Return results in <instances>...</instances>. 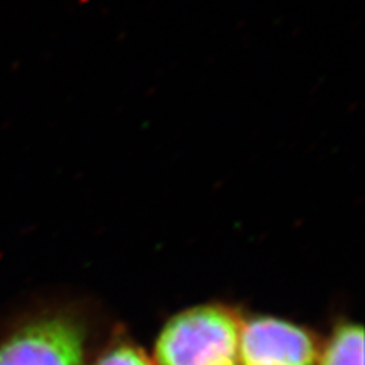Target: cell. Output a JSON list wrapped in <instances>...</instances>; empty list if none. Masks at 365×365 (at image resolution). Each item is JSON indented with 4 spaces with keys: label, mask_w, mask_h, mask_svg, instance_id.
Instances as JSON below:
<instances>
[{
    "label": "cell",
    "mask_w": 365,
    "mask_h": 365,
    "mask_svg": "<svg viewBox=\"0 0 365 365\" xmlns=\"http://www.w3.org/2000/svg\"><path fill=\"white\" fill-rule=\"evenodd\" d=\"M239 338V319L225 307H192L165 326L155 359L158 365H241Z\"/></svg>",
    "instance_id": "6da1fadb"
},
{
    "label": "cell",
    "mask_w": 365,
    "mask_h": 365,
    "mask_svg": "<svg viewBox=\"0 0 365 365\" xmlns=\"http://www.w3.org/2000/svg\"><path fill=\"white\" fill-rule=\"evenodd\" d=\"M83 334L63 318L23 327L0 347V365H83Z\"/></svg>",
    "instance_id": "7a4b0ae2"
},
{
    "label": "cell",
    "mask_w": 365,
    "mask_h": 365,
    "mask_svg": "<svg viewBox=\"0 0 365 365\" xmlns=\"http://www.w3.org/2000/svg\"><path fill=\"white\" fill-rule=\"evenodd\" d=\"M241 365H317L311 335L276 318H256L241 327Z\"/></svg>",
    "instance_id": "3957f363"
},
{
    "label": "cell",
    "mask_w": 365,
    "mask_h": 365,
    "mask_svg": "<svg viewBox=\"0 0 365 365\" xmlns=\"http://www.w3.org/2000/svg\"><path fill=\"white\" fill-rule=\"evenodd\" d=\"M318 365H364V330L358 324L339 327Z\"/></svg>",
    "instance_id": "277c9868"
},
{
    "label": "cell",
    "mask_w": 365,
    "mask_h": 365,
    "mask_svg": "<svg viewBox=\"0 0 365 365\" xmlns=\"http://www.w3.org/2000/svg\"><path fill=\"white\" fill-rule=\"evenodd\" d=\"M96 365H154L143 351L131 346H120L102 356Z\"/></svg>",
    "instance_id": "5b68a950"
}]
</instances>
